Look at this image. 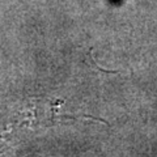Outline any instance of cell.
I'll list each match as a JSON object with an SVG mask.
<instances>
[{"label": "cell", "instance_id": "cell-1", "mask_svg": "<svg viewBox=\"0 0 157 157\" xmlns=\"http://www.w3.org/2000/svg\"><path fill=\"white\" fill-rule=\"evenodd\" d=\"M63 119L75 121L76 118L68 114H60L59 105L55 107L52 101L33 98V101L16 113L11 126L16 124L17 127L30 128L32 126H51L56 122H63Z\"/></svg>", "mask_w": 157, "mask_h": 157}]
</instances>
